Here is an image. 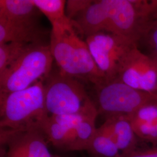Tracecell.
Returning a JSON list of instances; mask_svg holds the SVG:
<instances>
[{"instance_id":"17","label":"cell","mask_w":157,"mask_h":157,"mask_svg":"<svg viewBox=\"0 0 157 157\" xmlns=\"http://www.w3.org/2000/svg\"><path fill=\"white\" fill-rule=\"evenodd\" d=\"M98 115L86 118L73 130L71 141L67 151L86 150L95 135L97 128L95 121Z\"/></svg>"},{"instance_id":"25","label":"cell","mask_w":157,"mask_h":157,"mask_svg":"<svg viewBox=\"0 0 157 157\" xmlns=\"http://www.w3.org/2000/svg\"></svg>"},{"instance_id":"14","label":"cell","mask_w":157,"mask_h":157,"mask_svg":"<svg viewBox=\"0 0 157 157\" xmlns=\"http://www.w3.org/2000/svg\"><path fill=\"white\" fill-rule=\"evenodd\" d=\"M128 117L139 140L150 143L157 124V100L141 107Z\"/></svg>"},{"instance_id":"4","label":"cell","mask_w":157,"mask_h":157,"mask_svg":"<svg viewBox=\"0 0 157 157\" xmlns=\"http://www.w3.org/2000/svg\"><path fill=\"white\" fill-rule=\"evenodd\" d=\"M53 62L49 44L31 45L0 74V93L25 90L44 80L52 71Z\"/></svg>"},{"instance_id":"20","label":"cell","mask_w":157,"mask_h":157,"mask_svg":"<svg viewBox=\"0 0 157 157\" xmlns=\"http://www.w3.org/2000/svg\"><path fill=\"white\" fill-rule=\"evenodd\" d=\"M90 0H69L66 4V16L73 21L92 3Z\"/></svg>"},{"instance_id":"8","label":"cell","mask_w":157,"mask_h":157,"mask_svg":"<svg viewBox=\"0 0 157 157\" xmlns=\"http://www.w3.org/2000/svg\"><path fill=\"white\" fill-rule=\"evenodd\" d=\"M1 157H52L41 129H0Z\"/></svg>"},{"instance_id":"19","label":"cell","mask_w":157,"mask_h":157,"mask_svg":"<svg viewBox=\"0 0 157 157\" xmlns=\"http://www.w3.org/2000/svg\"><path fill=\"white\" fill-rule=\"evenodd\" d=\"M39 11L48 18L51 23L59 22L67 16L65 8L67 1L64 0H33Z\"/></svg>"},{"instance_id":"18","label":"cell","mask_w":157,"mask_h":157,"mask_svg":"<svg viewBox=\"0 0 157 157\" xmlns=\"http://www.w3.org/2000/svg\"><path fill=\"white\" fill-rule=\"evenodd\" d=\"M32 45L16 42L0 44V74L16 62Z\"/></svg>"},{"instance_id":"2","label":"cell","mask_w":157,"mask_h":157,"mask_svg":"<svg viewBox=\"0 0 157 157\" xmlns=\"http://www.w3.org/2000/svg\"><path fill=\"white\" fill-rule=\"evenodd\" d=\"M48 117L43 80L25 90L0 93V129H41Z\"/></svg>"},{"instance_id":"6","label":"cell","mask_w":157,"mask_h":157,"mask_svg":"<svg viewBox=\"0 0 157 157\" xmlns=\"http://www.w3.org/2000/svg\"><path fill=\"white\" fill-rule=\"evenodd\" d=\"M94 88L98 115L105 119L129 117L144 105L157 100L156 95L136 90L118 78L94 85Z\"/></svg>"},{"instance_id":"16","label":"cell","mask_w":157,"mask_h":157,"mask_svg":"<svg viewBox=\"0 0 157 157\" xmlns=\"http://www.w3.org/2000/svg\"><path fill=\"white\" fill-rule=\"evenodd\" d=\"M41 129L48 143L58 149L67 151L72 139L74 129L59 124L48 117L42 124Z\"/></svg>"},{"instance_id":"5","label":"cell","mask_w":157,"mask_h":157,"mask_svg":"<svg viewBox=\"0 0 157 157\" xmlns=\"http://www.w3.org/2000/svg\"><path fill=\"white\" fill-rule=\"evenodd\" d=\"M107 32L137 44L157 16V0H108Z\"/></svg>"},{"instance_id":"13","label":"cell","mask_w":157,"mask_h":157,"mask_svg":"<svg viewBox=\"0 0 157 157\" xmlns=\"http://www.w3.org/2000/svg\"><path fill=\"white\" fill-rule=\"evenodd\" d=\"M40 13L33 0H0V19L17 23H39Z\"/></svg>"},{"instance_id":"9","label":"cell","mask_w":157,"mask_h":157,"mask_svg":"<svg viewBox=\"0 0 157 157\" xmlns=\"http://www.w3.org/2000/svg\"><path fill=\"white\" fill-rule=\"evenodd\" d=\"M124 83L136 90L157 96V67L151 56L137 47L126 56L118 72Z\"/></svg>"},{"instance_id":"1","label":"cell","mask_w":157,"mask_h":157,"mask_svg":"<svg viewBox=\"0 0 157 157\" xmlns=\"http://www.w3.org/2000/svg\"><path fill=\"white\" fill-rule=\"evenodd\" d=\"M51 25L49 45L59 71L94 86L104 82V76L97 67L86 41L77 34L72 21L67 17Z\"/></svg>"},{"instance_id":"22","label":"cell","mask_w":157,"mask_h":157,"mask_svg":"<svg viewBox=\"0 0 157 157\" xmlns=\"http://www.w3.org/2000/svg\"><path fill=\"white\" fill-rule=\"evenodd\" d=\"M124 157H157V146L146 150L137 149Z\"/></svg>"},{"instance_id":"12","label":"cell","mask_w":157,"mask_h":157,"mask_svg":"<svg viewBox=\"0 0 157 157\" xmlns=\"http://www.w3.org/2000/svg\"><path fill=\"white\" fill-rule=\"evenodd\" d=\"M103 124L112 136L123 157L138 149L139 139L128 117L116 116L107 118Z\"/></svg>"},{"instance_id":"11","label":"cell","mask_w":157,"mask_h":157,"mask_svg":"<svg viewBox=\"0 0 157 157\" xmlns=\"http://www.w3.org/2000/svg\"><path fill=\"white\" fill-rule=\"evenodd\" d=\"M108 21V0L93 1L84 11L72 21L75 27L86 37L107 32Z\"/></svg>"},{"instance_id":"7","label":"cell","mask_w":157,"mask_h":157,"mask_svg":"<svg viewBox=\"0 0 157 157\" xmlns=\"http://www.w3.org/2000/svg\"><path fill=\"white\" fill-rule=\"evenodd\" d=\"M90 54L105 80L117 78L126 56L137 44L117 34L101 32L86 39Z\"/></svg>"},{"instance_id":"23","label":"cell","mask_w":157,"mask_h":157,"mask_svg":"<svg viewBox=\"0 0 157 157\" xmlns=\"http://www.w3.org/2000/svg\"><path fill=\"white\" fill-rule=\"evenodd\" d=\"M150 56H151L152 59L153 60V61L155 63V65H156V67H157V54L152 52L151 55Z\"/></svg>"},{"instance_id":"24","label":"cell","mask_w":157,"mask_h":157,"mask_svg":"<svg viewBox=\"0 0 157 157\" xmlns=\"http://www.w3.org/2000/svg\"><path fill=\"white\" fill-rule=\"evenodd\" d=\"M52 157H54V156H53Z\"/></svg>"},{"instance_id":"15","label":"cell","mask_w":157,"mask_h":157,"mask_svg":"<svg viewBox=\"0 0 157 157\" xmlns=\"http://www.w3.org/2000/svg\"><path fill=\"white\" fill-rule=\"evenodd\" d=\"M86 151L94 157H123L112 136L102 124L97 129L95 135Z\"/></svg>"},{"instance_id":"21","label":"cell","mask_w":157,"mask_h":157,"mask_svg":"<svg viewBox=\"0 0 157 157\" xmlns=\"http://www.w3.org/2000/svg\"><path fill=\"white\" fill-rule=\"evenodd\" d=\"M143 39L152 50V52L157 54V16L147 27Z\"/></svg>"},{"instance_id":"3","label":"cell","mask_w":157,"mask_h":157,"mask_svg":"<svg viewBox=\"0 0 157 157\" xmlns=\"http://www.w3.org/2000/svg\"><path fill=\"white\" fill-rule=\"evenodd\" d=\"M45 107L49 117L98 112L82 81L62 73L51 72L43 80Z\"/></svg>"},{"instance_id":"10","label":"cell","mask_w":157,"mask_h":157,"mask_svg":"<svg viewBox=\"0 0 157 157\" xmlns=\"http://www.w3.org/2000/svg\"><path fill=\"white\" fill-rule=\"evenodd\" d=\"M39 23H17L0 19V44L16 42L28 44H45L47 34Z\"/></svg>"}]
</instances>
